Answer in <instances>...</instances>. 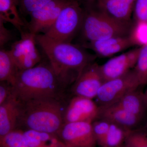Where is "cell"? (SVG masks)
Masks as SVG:
<instances>
[{"mask_svg": "<svg viewBox=\"0 0 147 147\" xmlns=\"http://www.w3.org/2000/svg\"><path fill=\"white\" fill-rule=\"evenodd\" d=\"M99 107L98 119L106 120L127 130L138 128L143 120L116 103L108 106Z\"/></svg>", "mask_w": 147, "mask_h": 147, "instance_id": "cell-15", "label": "cell"}, {"mask_svg": "<svg viewBox=\"0 0 147 147\" xmlns=\"http://www.w3.org/2000/svg\"><path fill=\"white\" fill-rule=\"evenodd\" d=\"M13 94V87L7 82H1L0 84V105L3 103Z\"/></svg>", "mask_w": 147, "mask_h": 147, "instance_id": "cell-29", "label": "cell"}, {"mask_svg": "<svg viewBox=\"0 0 147 147\" xmlns=\"http://www.w3.org/2000/svg\"><path fill=\"white\" fill-rule=\"evenodd\" d=\"M57 135L67 147H95L97 144L90 123H64Z\"/></svg>", "mask_w": 147, "mask_h": 147, "instance_id": "cell-8", "label": "cell"}, {"mask_svg": "<svg viewBox=\"0 0 147 147\" xmlns=\"http://www.w3.org/2000/svg\"></svg>", "mask_w": 147, "mask_h": 147, "instance_id": "cell-32", "label": "cell"}, {"mask_svg": "<svg viewBox=\"0 0 147 147\" xmlns=\"http://www.w3.org/2000/svg\"><path fill=\"white\" fill-rule=\"evenodd\" d=\"M141 47H137L110 59L99 69L104 82L123 76L137 63Z\"/></svg>", "mask_w": 147, "mask_h": 147, "instance_id": "cell-12", "label": "cell"}, {"mask_svg": "<svg viewBox=\"0 0 147 147\" xmlns=\"http://www.w3.org/2000/svg\"><path fill=\"white\" fill-rule=\"evenodd\" d=\"M84 16V9L79 2L68 0L56 21L44 34L56 41L71 42L80 31Z\"/></svg>", "mask_w": 147, "mask_h": 147, "instance_id": "cell-5", "label": "cell"}, {"mask_svg": "<svg viewBox=\"0 0 147 147\" xmlns=\"http://www.w3.org/2000/svg\"><path fill=\"white\" fill-rule=\"evenodd\" d=\"M125 147H147V134L141 129L129 130L125 140Z\"/></svg>", "mask_w": 147, "mask_h": 147, "instance_id": "cell-24", "label": "cell"}, {"mask_svg": "<svg viewBox=\"0 0 147 147\" xmlns=\"http://www.w3.org/2000/svg\"><path fill=\"white\" fill-rule=\"evenodd\" d=\"M5 22L0 19V47L3 49L4 46L12 38L11 32L5 26Z\"/></svg>", "mask_w": 147, "mask_h": 147, "instance_id": "cell-28", "label": "cell"}, {"mask_svg": "<svg viewBox=\"0 0 147 147\" xmlns=\"http://www.w3.org/2000/svg\"><path fill=\"white\" fill-rule=\"evenodd\" d=\"M104 82L99 65L92 62L84 69L74 82L72 91L74 96L92 99L96 97Z\"/></svg>", "mask_w": 147, "mask_h": 147, "instance_id": "cell-11", "label": "cell"}, {"mask_svg": "<svg viewBox=\"0 0 147 147\" xmlns=\"http://www.w3.org/2000/svg\"><path fill=\"white\" fill-rule=\"evenodd\" d=\"M36 40L65 87L75 82L94 59V56L71 42L56 41L42 34H36Z\"/></svg>", "mask_w": 147, "mask_h": 147, "instance_id": "cell-1", "label": "cell"}, {"mask_svg": "<svg viewBox=\"0 0 147 147\" xmlns=\"http://www.w3.org/2000/svg\"><path fill=\"white\" fill-rule=\"evenodd\" d=\"M24 134L29 147H67L57 134L31 129Z\"/></svg>", "mask_w": 147, "mask_h": 147, "instance_id": "cell-18", "label": "cell"}, {"mask_svg": "<svg viewBox=\"0 0 147 147\" xmlns=\"http://www.w3.org/2000/svg\"><path fill=\"white\" fill-rule=\"evenodd\" d=\"M19 70L15 64L9 50L0 51V81L7 82L13 86Z\"/></svg>", "mask_w": 147, "mask_h": 147, "instance_id": "cell-20", "label": "cell"}, {"mask_svg": "<svg viewBox=\"0 0 147 147\" xmlns=\"http://www.w3.org/2000/svg\"><path fill=\"white\" fill-rule=\"evenodd\" d=\"M136 43L134 38L130 35L86 42L83 46L92 50L96 55L107 57L130 48Z\"/></svg>", "mask_w": 147, "mask_h": 147, "instance_id": "cell-13", "label": "cell"}, {"mask_svg": "<svg viewBox=\"0 0 147 147\" xmlns=\"http://www.w3.org/2000/svg\"><path fill=\"white\" fill-rule=\"evenodd\" d=\"M86 5L93 4L96 0H84Z\"/></svg>", "mask_w": 147, "mask_h": 147, "instance_id": "cell-30", "label": "cell"}, {"mask_svg": "<svg viewBox=\"0 0 147 147\" xmlns=\"http://www.w3.org/2000/svg\"><path fill=\"white\" fill-rule=\"evenodd\" d=\"M99 107L92 99L74 96L65 110L64 123L85 122L92 123L98 118Z\"/></svg>", "mask_w": 147, "mask_h": 147, "instance_id": "cell-10", "label": "cell"}, {"mask_svg": "<svg viewBox=\"0 0 147 147\" xmlns=\"http://www.w3.org/2000/svg\"><path fill=\"white\" fill-rule=\"evenodd\" d=\"M12 86L13 93L22 101L59 98L62 88L65 87L48 61L18 71Z\"/></svg>", "mask_w": 147, "mask_h": 147, "instance_id": "cell-2", "label": "cell"}, {"mask_svg": "<svg viewBox=\"0 0 147 147\" xmlns=\"http://www.w3.org/2000/svg\"><path fill=\"white\" fill-rule=\"evenodd\" d=\"M131 22L116 20L91 5L84 9V16L80 32L83 39L88 42L116 37L130 35Z\"/></svg>", "mask_w": 147, "mask_h": 147, "instance_id": "cell-4", "label": "cell"}, {"mask_svg": "<svg viewBox=\"0 0 147 147\" xmlns=\"http://www.w3.org/2000/svg\"><path fill=\"white\" fill-rule=\"evenodd\" d=\"M116 103L142 119L147 112V96L137 89L125 95Z\"/></svg>", "mask_w": 147, "mask_h": 147, "instance_id": "cell-17", "label": "cell"}, {"mask_svg": "<svg viewBox=\"0 0 147 147\" xmlns=\"http://www.w3.org/2000/svg\"><path fill=\"white\" fill-rule=\"evenodd\" d=\"M133 13L136 22L147 24V0H136Z\"/></svg>", "mask_w": 147, "mask_h": 147, "instance_id": "cell-27", "label": "cell"}, {"mask_svg": "<svg viewBox=\"0 0 147 147\" xmlns=\"http://www.w3.org/2000/svg\"><path fill=\"white\" fill-rule=\"evenodd\" d=\"M23 102L13 94L0 105V137L16 129L19 125Z\"/></svg>", "mask_w": 147, "mask_h": 147, "instance_id": "cell-14", "label": "cell"}, {"mask_svg": "<svg viewBox=\"0 0 147 147\" xmlns=\"http://www.w3.org/2000/svg\"><path fill=\"white\" fill-rule=\"evenodd\" d=\"M68 0H53L30 14L28 31L36 35L44 34L57 18Z\"/></svg>", "mask_w": 147, "mask_h": 147, "instance_id": "cell-9", "label": "cell"}, {"mask_svg": "<svg viewBox=\"0 0 147 147\" xmlns=\"http://www.w3.org/2000/svg\"><path fill=\"white\" fill-rule=\"evenodd\" d=\"M134 70L141 86L147 84V43L141 47Z\"/></svg>", "mask_w": 147, "mask_h": 147, "instance_id": "cell-23", "label": "cell"}, {"mask_svg": "<svg viewBox=\"0 0 147 147\" xmlns=\"http://www.w3.org/2000/svg\"><path fill=\"white\" fill-rule=\"evenodd\" d=\"M1 147H29L24 131L15 129L0 137Z\"/></svg>", "mask_w": 147, "mask_h": 147, "instance_id": "cell-21", "label": "cell"}, {"mask_svg": "<svg viewBox=\"0 0 147 147\" xmlns=\"http://www.w3.org/2000/svg\"><path fill=\"white\" fill-rule=\"evenodd\" d=\"M145 94H146V95L147 96V88L146 90V92H145Z\"/></svg>", "mask_w": 147, "mask_h": 147, "instance_id": "cell-31", "label": "cell"}, {"mask_svg": "<svg viewBox=\"0 0 147 147\" xmlns=\"http://www.w3.org/2000/svg\"><path fill=\"white\" fill-rule=\"evenodd\" d=\"M18 7L16 0H0V19L12 24L21 34L24 32L23 29L25 23Z\"/></svg>", "mask_w": 147, "mask_h": 147, "instance_id": "cell-19", "label": "cell"}, {"mask_svg": "<svg viewBox=\"0 0 147 147\" xmlns=\"http://www.w3.org/2000/svg\"><path fill=\"white\" fill-rule=\"evenodd\" d=\"M19 125L27 129L57 134L64 123L65 110L59 98L22 101Z\"/></svg>", "mask_w": 147, "mask_h": 147, "instance_id": "cell-3", "label": "cell"}, {"mask_svg": "<svg viewBox=\"0 0 147 147\" xmlns=\"http://www.w3.org/2000/svg\"><path fill=\"white\" fill-rule=\"evenodd\" d=\"M110 123L105 147H119L123 141L125 142L127 133L129 130L116 124L110 122Z\"/></svg>", "mask_w": 147, "mask_h": 147, "instance_id": "cell-22", "label": "cell"}, {"mask_svg": "<svg viewBox=\"0 0 147 147\" xmlns=\"http://www.w3.org/2000/svg\"><path fill=\"white\" fill-rule=\"evenodd\" d=\"M140 83L134 69L123 76L105 82L98 92L96 98L99 106L112 105L124 96L137 90Z\"/></svg>", "mask_w": 147, "mask_h": 147, "instance_id": "cell-6", "label": "cell"}, {"mask_svg": "<svg viewBox=\"0 0 147 147\" xmlns=\"http://www.w3.org/2000/svg\"><path fill=\"white\" fill-rule=\"evenodd\" d=\"M136 1L96 0L94 3H96L97 8L116 20L130 22Z\"/></svg>", "mask_w": 147, "mask_h": 147, "instance_id": "cell-16", "label": "cell"}, {"mask_svg": "<svg viewBox=\"0 0 147 147\" xmlns=\"http://www.w3.org/2000/svg\"><path fill=\"white\" fill-rule=\"evenodd\" d=\"M53 0H16L21 13L29 15Z\"/></svg>", "mask_w": 147, "mask_h": 147, "instance_id": "cell-26", "label": "cell"}, {"mask_svg": "<svg viewBox=\"0 0 147 147\" xmlns=\"http://www.w3.org/2000/svg\"><path fill=\"white\" fill-rule=\"evenodd\" d=\"M36 35L24 32L19 40L13 42L9 52L19 71L34 67L40 62L41 57L37 49Z\"/></svg>", "mask_w": 147, "mask_h": 147, "instance_id": "cell-7", "label": "cell"}, {"mask_svg": "<svg viewBox=\"0 0 147 147\" xmlns=\"http://www.w3.org/2000/svg\"><path fill=\"white\" fill-rule=\"evenodd\" d=\"M110 124L109 121L103 119H98L92 123L96 142L102 147H105Z\"/></svg>", "mask_w": 147, "mask_h": 147, "instance_id": "cell-25", "label": "cell"}]
</instances>
